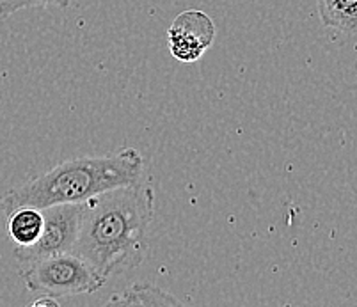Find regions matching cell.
Instances as JSON below:
<instances>
[{
	"label": "cell",
	"mask_w": 357,
	"mask_h": 307,
	"mask_svg": "<svg viewBox=\"0 0 357 307\" xmlns=\"http://www.w3.org/2000/svg\"><path fill=\"white\" fill-rule=\"evenodd\" d=\"M153 213V189L144 182L91 197L82 206L71 254L105 281L134 270L148 254V228Z\"/></svg>",
	"instance_id": "6da1fadb"
},
{
	"label": "cell",
	"mask_w": 357,
	"mask_h": 307,
	"mask_svg": "<svg viewBox=\"0 0 357 307\" xmlns=\"http://www.w3.org/2000/svg\"><path fill=\"white\" fill-rule=\"evenodd\" d=\"M142 176L144 157L134 148L107 157L75 158L6 192L0 205L9 213L18 206L43 210L52 205L86 203L105 190L141 183Z\"/></svg>",
	"instance_id": "7a4b0ae2"
},
{
	"label": "cell",
	"mask_w": 357,
	"mask_h": 307,
	"mask_svg": "<svg viewBox=\"0 0 357 307\" xmlns=\"http://www.w3.org/2000/svg\"><path fill=\"white\" fill-rule=\"evenodd\" d=\"M22 279L31 292L55 300L95 293L107 283L86 261L71 252L27 265L22 272Z\"/></svg>",
	"instance_id": "3957f363"
},
{
	"label": "cell",
	"mask_w": 357,
	"mask_h": 307,
	"mask_svg": "<svg viewBox=\"0 0 357 307\" xmlns=\"http://www.w3.org/2000/svg\"><path fill=\"white\" fill-rule=\"evenodd\" d=\"M82 206L84 203H70V205H52L41 210L43 228L40 237L27 247H15L16 260L22 265H31L45 258L71 252L79 231Z\"/></svg>",
	"instance_id": "277c9868"
},
{
	"label": "cell",
	"mask_w": 357,
	"mask_h": 307,
	"mask_svg": "<svg viewBox=\"0 0 357 307\" xmlns=\"http://www.w3.org/2000/svg\"><path fill=\"white\" fill-rule=\"evenodd\" d=\"M215 34V22L206 13L201 9H187L169 25V52L181 63H194L212 47Z\"/></svg>",
	"instance_id": "5b68a950"
},
{
	"label": "cell",
	"mask_w": 357,
	"mask_h": 307,
	"mask_svg": "<svg viewBox=\"0 0 357 307\" xmlns=\"http://www.w3.org/2000/svg\"><path fill=\"white\" fill-rule=\"evenodd\" d=\"M8 215V233L15 247H27L40 237L43 228V213L34 206H18Z\"/></svg>",
	"instance_id": "8992f818"
},
{
	"label": "cell",
	"mask_w": 357,
	"mask_h": 307,
	"mask_svg": "<svg viewBox=\"0 0 357 307\" xmlns=\"http://www.w3.org/2000/svg\"><path fill=\"white\" fill-rule=\"evenodd\" d=\"M326 27L352 36L357 29V0H314Z\"/></svg>",
	"instance_id": "52a82bcc"
},
{
	"label": "cell",
	"mask_w": 357,
	"mask_h": 307,
	"mask_svg": "<svg viewBox=\"0 0 357 307\" xmlns=\"http://www.w3.org/2000/svg\"><path fill=\"white\" fill-rule=\"evenodd\" d=\"M107 306H181L171 293L151 284H134L119 295H114Z\"/></svg>",
	"instance_id": "ba28073f"
},
{
	"label": "cell",
	"mask_w": 357,
	"mask_h": 307,
	"mask_svg": "<svg viewBox=\"0 0 357 307\" xmlns=\"http://www.w3.org/2000/svg\"><path fill=\"white\" fill-rule=\"evenodd\" d=\"M70 4L71 0H0V20H4L22 9L47 8V6H57L61 9H66Z\"/></svg>",
	"instance_id": "9c48e42d"
}]
</instances>
